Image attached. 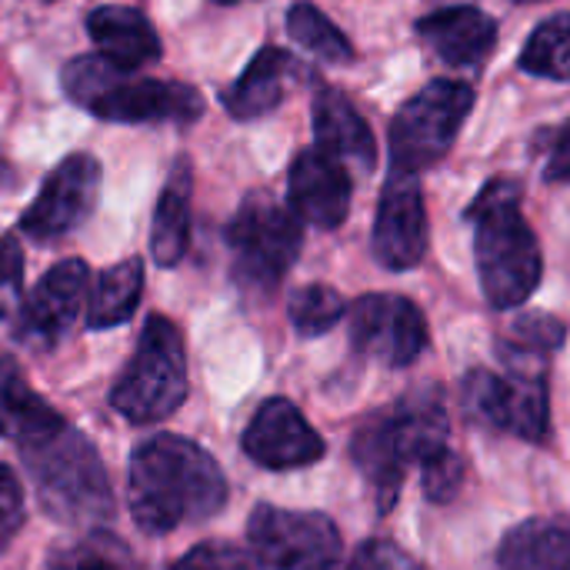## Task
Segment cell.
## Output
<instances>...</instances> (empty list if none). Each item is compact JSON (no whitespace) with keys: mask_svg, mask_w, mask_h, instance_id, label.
Masks as SVG:
<instances>
[{"mask_svg":"<svg viewBox=\"0 0 570 570\" xmlns=\"http://www.w3.org/2000/svg\"><path fill=\"white\" fill-rule=\"evenodd\" d=\"M127 504L144 534H170L214 518L227 504V478L200 444L157 434L130 458Z\"/></svg>","mask_w":570,"mask_h":570,"instance_id":"cell-1","label":"cell"},{"mask_svg":"<svg viewBox=\"0 0 570 570\" xmlns=\"http://www.w3.org/2000/svg\"><path fill=\"white\" fill-rule=\"evenodd\" d=\"M524 184L514 177H494L468 207L474 224V264L484 297L494 311L521 307L541 284V247L531 224L521 214Z\"/></svg>","mask_w":570,"mask_h":570,"instance_id":"cell-2","label":"cell"},{"mask_svg":"<svg viewBox=\"0 0 570 570\" xmlns=\"http://www.w3.org/2000/svg\"><path fill=\"white\" fill-rule=\"evenodd\" d=\"M60 87L77 107L110 124H194L207 107L197 87L137 77L100 53L67 60L60 70Z\"/></svg>","mask_w":570,"mask_h":570,"instance_id":"cell-3","label":"cell"},{"mask_svg":"<svg viewBox=\"0 0 570 570\" xmlns=\"http://www.w3.org/2000/svg\"><path fill=\"white\" fill-rule=\"evenodd\" d=\"M40 508L60 524L107 521L114 514V491L97 448L70 424L37 444L20 448Z\"/></svg>","mask_w":570,"mask_h":570,"instance_id":"cell-4","label":"cell"},{"mask_svg":"<svg viewBox=\"0 0 570 570\" xmlns=\"http://www.w3.org/2000/svg\"><path fill=\"white\" fill-rule=\"evenodd\" d=\"M187 351L174 321L154 314L137 341L134 357L110 391V407L130 424H157L187 401Z\"/></svg>","mask_w":570,"mask_h":570,"instance_id":"cell-5","label":"cell"},{"mask_svg":"<svg viewBox=\"0 0 570 570\" xmlns=\"http://www.w3.org/2000/svg\"><path fill=\"white\" fill-rule=\"evenodd\" d=\"M301 220L274 194L254 190L227 224V247L234 254V277L247 291H274L301 254Z\"/></svg>","mask_w":570,"mask_h":570,"instance_id":"cell-6","label":"cell"},{"mask_svg":"<svg viewBox=\"0 0 570 570\" xmlns=\"http://www.w3.org/2000/svg\"><path fill=\"white\" fill-rule=\"evenodd\" d=\"M474 107V87L464 80H431L417 90L391 120V170L397 174H421L441 164L468 114Z\"/></svg>","mask_w":570,"mask_h":570,"instance_id":"cell-7","label":"cell"},{"mask_svg":"<svg viewBox=\"0 0 570 570\" xmlns=\"http://www.w3.org/2000/svg\"><path fill=\"white\" fill-rule=\"evenodd\" d=\"M508 357H511L508 361L511 374H494L478 367L464 377V404L488 428L514 434L528 444H541L551 428L548 384L544 374L534 367L541 361L511 351Z\"/></svg>","mask_w":570,"mask_h":570,"instance_id":"cell-8","label":"cell"},{"mask_svg":"<svg viewBox=\"0 0 570 570\" xmlns=\"http://www.w3.org/2000/svg\"><path fill=\"white\" fill-rule=\"evenodd\" d=\"M247 538L271 570H321L341 558V531L317 511L257 504L247 521Z\"/></svg>","mask_w":570,"mask_h":570,"instance_id":"cell-9","label":"cell"},{"mask_svg":"<svg viewBox=\"0 0 570 570\" xmlns=\"http://www.w3.org/2000/svg\"><path fill=\"white\" fill-rule=\"evenodd\" d=\"M100 184H104V170L94 154L63 157L43 177L33 204L20 214V230L37 244L67 237L94 214Z\"/></svg>","mask_w":570,"mask_h":570,"instance_id":"cell-10","label":"cell"},{"mask_svg":"<svg viewBox=\"0 0 570 570\" xmlns=\"http://www.w3.org/2000/svg\"><path fill=\"white\" fill-rule=\"evenodd\" d=\"M351 344L387 367L414 364L428 347V321L421 307L401 294H364L347 307Z\"/></svg>","mask_w":570,"mask_h":570,"instance_id":"cell-11","label":"cell"},{"mask_svg":"<svg viewBox=\"0 0 570 570\" xmlns=\"http://www.w3.org/2000/svg\"><path fill=\"white\" fill-rule=\"evenodd\" d=\"M87 284H90V271L80 257H67L53 264L23 297L17 311L13 337L33 351L57 347L60 337L80 317V307L87 301Z\"/></svg>","mask_w":570,"mask_h":570,"instance_id":"cell-12","label":"cell"},{"mask_svg":"<svg viewBox=\"0 0 570 570\" xmlns=\"http://www.w3.org/2000/svg\"><path fill=\"white\" fill-rule=\"evenodd\" d=\"M374 261L384 271H411L428 254V210L424 194L417 184V174H397L391 170L377 217H374V237H371Z\"/></svg>","mask_w":570,"mask_h":570,"instance_id":"cell-13","label":"cell"},{"mask_svg":"<svg viewBox=\"0 0 570 570\" xmlns=\"http://www.w3.org/2000/svg\"><path fill=\"white\" fill-rule=\"evenodd\" d=\"M240 444H244V454L267 471L311 468L324 458L321 434L284 397H271L257 407Z\"/></svg>","mask_w":570,"mask_h":570,"instance_id":"cell-14","label":"cell"},{"mask_svg":"<svg viewBox=\"0 0 570 570\" xmlns=\"http://www.w3.org/2000/svg\"><path fill=\"white\" fill-rule=\"evenodd\" d=\"M351 174L347 164L321 147H307L294 157L287 174V200L301 224L334 230L351 210Z\"/></svg>","mask_w":570,"mask_h":570,"instance_id":"cell-15","label":"cell"},{"mask_svg":"<svg viewBox=\"0 0 570 570\" xmlns=\"http://www.w3.org/2000/svg\"><path fill=\"white\" fill-rule=\"evenodd\" d=\"M417 37L451 67H478L498 43V20L471 3L441 7L417 20Z\"/></svg>","mask_w":570,"mask_h":570,"instance_id":"cell-16","label":"cell"},{"mask_svg":"<svg viewBox=\"0 0 570 570\" xmlns=\"http://www.w3.org/2000/svg\"><path fill=\"white\" fill-rule=\"evenodd\" d=\"M314 137L317 147L337 157L341 164H354L357 170H374L377 140L357 107L334 87H321L314 97Z\"/></svg>","mask_w":570,"mask_h":570,"instance_id":"cell-17","label":"cell"},{"mask_svg":"<svg viewBox=\"0 0 570 570\" xmlns=\"http://www.w3.org/2000/svg\"><path fill=\"white\" fill-rule=\"evenodd\" d=\"M87 33L94 40V47L100 50V57L124 67V70H137L144 63H154L164 50L150 20L134 7H114L110 3V7L90 10Z\"/></svg>","mask_w":570,"mask_h":570,"instance_id":"cell-18","label":"cell"},{"mask_svg":"<svg viewBox=\"0 0 570 570\" xmlns=\"http://www.w3.org/2000/svg\"><path fill=\"white\" fill-rule=\"evenodd\" d=\"M67 421L23 377L13 357H0V434L20 451L60 431Z\"/></svg>","mask_w":570,"mask_h":570,"instance_id":"cell-19","label":"cell"},{"mask_svg":"<svg viewBox=\"0 0 570 570\" xmlns=\"http://www.w3.org/2000/svg\"><path fill=\"white\" fill-rule=\"evenodd\" d=\"M294 57L281 47H261L244 73L224 90V107L234 120H257L281 107L287 94V77L294 73Z\"/></svg>","mask_w":570,"mask_h":570,"instance_id":"cell-20","label":"cell"},{"mask_svg":"<svg viewBox=\"0 0 570 570\" xmlns=\"http://www.w3.org/2000/svg\"><path fill=\"white\" fill-rule=\"evenodd\" d=\"M190 160L177 157L164 194L154 207V227H150V254L160 267H177L190 247Z\"/></svg>","mask_w":570,"mask_h":570,"instance_id":"cell-21","label":"cell"},{"mask_svg":"<svg viewBox=\"0 0 570 570\" xmlns=\"http://www.w3.org/2000/svg\"><path fill=\"white\" fill-rule=\"evenodd\" d=\"M501 570H570V518H534L511 528L498 548Z\"/></svg>","mask_w":570,"mask_h":570,"instance_id":"cell-22","label":"cell"},{"mask_svg":"<svg viewBox=\"0 0 570 570\" xmlns=\"http://www.w3.org/2000/svg\"><path fill=\"white\" fill-rule=\"evenodd\" d=\"M387 417L407 464H421L434 451L448 448V411L438 387H421L407 394L404 401H397L394 411H387Z\"/></svg>","mask_w":570,"mask_h":570,"instance_id":"cell-23","label":"cell"},{"mask_svg":"<svg viewBox=\"0 0 570 570\" xmlns=\"http://www.w3.org/2000/svg\"><path fill=\"white\" fill-rule=\"evenodd\" d=\"M351 454H354V464L361 468V474L367 478V484L374 488V494L381 498V508L387 511L394 504L401 481H404V471H407V461L397 448L387 411L374 414L371 421H364L357 428Z\"/></svg>","mask_w":570,"mask_h":570,"instance_id":"cell-24","label":"cell"},{"mask_svg":"<svg viewBox=\"0 0 570 570\" xmlns=\"http://www.w3.org/2000/svg\"><path fill=\"white\" fill-rule=\"evenodd\" d=\"M144 294V264L140 257H127L114 264L110 271L100 274L90 304H87V327L104 331V327H120L134 317L137 304Z\"/></svg>","mask_w":570,"mask_h":570,"instance_id":"cell-25","label":"cell"},{"mask_svg":"<svg viewBox=\"0 0 570 570\" xmlns=\"http://www.w3.org/2000/svg\"><path fill=\"white\" fill-rule=\"evenodd\" d=\"M521 67L534 77L570 83V10L554 13L534 27L521 50Z\"/></svg>","mask_w":570,"mask_h":570,"instance_id":"cell-26","label":"cell"},{"mask_svg":"<svg viewBox=\"0 0 570 570\" xmlns=\"http://www.w3.org/2000/svg\"><path fill=\"white\" fill-rule=\"evenodd\" d=\"M287 33L294 37V43H301L304 50H311L314 57H321L327 63H351L354 60L351 40L314 3H294L287 10Z\"/></svg>","mask_w":570,"mask_h":570,"instance_id":"cell-27","label":"cell"},{"mask_svg":"<svg viewBox=\"0 0 570 570\" xmlns=\"http://www.w3.org/2000/svg\"><path fill=\"white\" fill-rule=\"evenodd\" d=\"M344 314H347L344 297L327 284H304L291 294V304H287V317L301 337L327 334L331 327L344 321Z\"/></svg>","mask_w":570,"mask_h":570,"instance_id":"cell-28","label":"cell"},{"mask_svg":"<svg viewBox=\"0 0 570 570\" xmlns=\"http://www.w3.org/2000/svg\"><path fill=\"white\" fill-rule=\"evenodd\" d=\"M47 570H137L120 538L94 531L50 558Z\"/></svg>","mask_w":570,"mask_h":570,"instance_id":"cell-29","label":"cell"},{"mask_svg":"<svg viewBox=\"0 0 570 570\" xmlns=\"http://www.w3.org/2000/svg\"><path fill=\"white\" fill-rule=\"evenodd\" d=\"M568 337L564 321L551 317V314H521L511 324V354H524V357H544L554 354Z\"/></svg>","mask_w":570,"mask_h":570,"instance_id":"cell-30","label":"cell"},{"mask_svg":"<svg viewBox=\"0 0 570 570\" xmlns=\"http://www.w3.org/2000/svg\"><path fill=\"white\" fill-rule=\"evenodd\" d=\"M421 484H424L428 501H434V504L454 501L464 484V461L451 448L434 451L431 458L421 461Z\"/></svg>","mask_w":570,"mask_h":570,"instance_id":"cell-31","label":"cell"},{"mask_svg":"<svg viewBox=\"0 0 570 570\" xmlns=\"http://www.w3.org/2000/svg\"><path fill=\"white\" fill-rule=\"evenodd\" d=\"M174 570H267L254 551L234 548L227 541H207L187 551Z\"/></svg>","mask_w":570,"mask_h":570,"instance_id":"cell-32","label":"cell"},{"mask_svg":"<svg viewBox=\"0 0 570 570\" xmlns=\"http://www.w3.org/2000/svg\"><path fill=\"white\" fill-rule=\"evenodd\" d=\"M23 291V254L10 234H0V321L10 317Z\"/></svg>","mask_w":570,"mask_h":570,"instance_id":"cell-33","label":"cell"},{"mask_svg":"<svg viewBox=\"0 0 570 570\" xmlns=\"http://www.w3.org/2000/svg\"><path fill=\"white\" fill-rule=\"evenodd\" d=\"M23 528V491L17 474L0 461V551L20 534Z\"/></svg>","mask_w":570,"mask_h":570,"instance_id":"cell-34","label":"cell"},{"mask_svg":"<svg viewBox=\"0 0 570 570\" xmlns=\"http://www.w3.org/2000/svg\"><path fill=\"white\" fill-rule=\"evenodd\" d=\"M544 180H551V184L570 180V120L548 130V137H544Z\"/></svg>","mask_w":570,"mask_h":570,"instance_id":"cell-35","label":"cell"},{"mask_svg":"<svg viewBox=\"0 0 570 570\" xmlns=\"http://www.w3.org/2000/svg\"><path fill=\"white\" fill-rule=\"evenodd\" d=\"M357 564L364 570H421L401 548L387 541H367L357 554Z\"/></svg>","mask_w":570,"mask_h":570,"instance_id":"cell-36","label":"cell"},{"mask_svg":"<svg viewBox=\"0 0 570 570\" xmlns=\"http://www.w3.org/2000/svg\"><path fill=\"white\" fill-rule=\"evenodd\" d=\"M321 570H364V568H361V564H337V561H334V564H327V568H321Z\"/></svg>","mask_w":570,"mask_h":570,"instance_id":"cell-37","label":"cell"},{"mask_svg":"<svg viewBox=\"0 0 570 570\" xmlns=\"http://www.w3.org/2000/svg\"><path fill=\"white\" fill-rule=\"evenodd\" d=\"M214 3H220V7H234V3H247V0H214Z\"/></svg>","mask_w":570,"mask_h":570,"instance_id":"cell-38","label":"cell"},{"mask_svg":"<svg viewBox=\"0 0 570 570\" xmlns=\"http://www.w3.org/2000/svg\"><path fill=\"white\" fill-rule=\"evenodd\" d=\"M3 180H7V164L0 160V187H3Z\"/></svg>","mask_w":570,"mask_h":570,"instance_id":"cell-39","label":"cell"},{"mask_svg":"<svg viewBox=\"0 0 570 570\" xmlns=\"http://www.w3.org/2000/svg\"><path fill=\"white\" fill-rule=\"evenodd\" d=\"M514 3H538V0H514Z\"/></svg>","mask_w":570,"mask_h":570,"instance_id":"cell-40","label":"cell"}]
</instances>
